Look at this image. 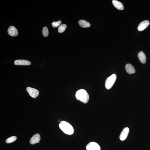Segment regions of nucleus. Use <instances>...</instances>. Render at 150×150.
Here are the masks:
<instances>
[{
    "mask_svg": "<svg viewBox=\"0 0 150 150\" xmlns=\"http://www.w3.org/2000/svg\"><path fill=\"white\" fill-rule=\"evenodd\" d=\"M67 26L65 24H63L59 26L58 28V31L59 33H62L65 31Z\"/></svg>",
    "mask_w": 150,
    "mask_h": 150,
    "instance_id": "obj_15",
    "label": "nucleus"
},
{
    "mask_svg": "<svg viewBox=\"0 0 150 150\" xmlns=\"http://www.w3.org/2000/svg\"><path fill=\"white\" fill-rule=\"evenodd\" d=\"M150 25L149 21L145 20L139 23L137 28L138 30L142 31L144 30Z\"/></svg>",
    "mask_w": 150,
    "mask_h": 150,
    "instance_id": "obj_8",
    "label": "nucleus"
},
{
    "mask_svg": "<svg viewBox=\"0 0 150 150\" xmlns=\"http://www.w3.org/2000/svg\"><path fill=\"white\" fill-rule=\"evenodd\" d=\"M17 139V137H12L7 139L6 141V142L7 144L15 142Z\"/></svg>",
    "mask_w": 150,
    "mask_h": 150,
    "instance_id": "obj_16",
    "label": "nucleus"
},
{
    "mask_svg": "<svg viewBox=\"0 0 150 150\" xmlns=\"http://www.w3.org/2000/svg\"><path fill=\"white\" fill-rule=\"evenodd\" d=\"M27 91L29 95L33 98H35L39 95V91L35 89L28 87L27 88Z\"/></svg>",
    "mask_w": 150,
    "mask_h": 150,
    "instance_id": "obj_4",
    "label": "nucleus"
},
{
    "mask_svg": "<svg viewBox=\"0 0 150 150\" xmlns=\"http://www.w3.org/2000/svg\"><path fill=\"white\" fill-rule=\"evenodd\" d=\"M116 76L115 74H113L108 77L106 79L105 82V87L107 90H109L113 86L115 82Z\"/></svg>",
    "mask_w": 150,
    "mask_h": 150,
    "instance_id": "obj_3",
    "label": "nucleus"
},
{
    "mask_svg": "<svg viewBox=\"0 0 150 150\" xmlns=\"http://www.w3.org/2000/svg\"><path fill=\"white\" fill-rule=\"evenodd\" d=\"M59 127L62 131L67 135H71L74 133L73 127L67 121H63L59 125Z\"/></svg>",
    "mask_w": 150,
    "mask_h": 150,
    "instance_id": "obj_2",
    "label": "nucleus"
},
{
    "mask_svg": "<svg viewBox=\"0 0 150 150\" xmlns=\"http://www.w3.org/2000/svg\"><path fill=\"white\" fill-rule=\"evenodd\" d=\"M76 97L78 100L84 104L87 103L89 99V96L86 90L84 89L80 90L76 92Z\"/></svg>",
    "mask_w": 150,
    "mask_h": 150,
    "instance_id": "obj_1",
    "label": "nucleus"
},
{
    "mask_svg": "<svg viewBox=\"0 0 150 150\" xmlns=\"http://www.w3.org/2000/svg\"><path fill=\"white\" fill-rule=\"evenodd\" d=\"M8 32L10 35L12 36H17L18 35V33L17 29L13 26H11L9 28Z\"/></svg>",
    "mask_w": 150,
    "mask_h": 150,
    "instance_id": "obj_7",
    "label": "nucleus"
},
{
    "mask_svg": "<svg viewBox=\"0 0 150 150\" xmlns=\"http://www.w3.org/2000/svg\"><path fill=\"white\" fill-rule=\"evenodd\" d=\"M78 23L80 26L82 28H88L90 27V24L88 22L85 20H80L78 22Z\"/></svg>",
    "mask_w": 150,
    "mask_h": 150,
    "instance_id": "obj_14",
    "label": "nucleus"
},
{
    "mask_svg": "<svg viewBox=\"0 0 150 150\" xmlns=\"http://www.w3.org/2000/svg\"><path fill=\"white\" fill-rule=\"evenodd\" d=\"M129 132V129L128 127H125L123 129L120 136V140L123 141L127 138Z\"/></svg>",
    "mask_w": 150,
    "mask_h": 150,
    "instance_id": "obj_6",
    "label": "nucleus"
},
{
    "mask_svg": "<svg viewBox=\"0 0 150 150\" xmlns=\"http://www.w3.org/2000/svg\"><path fill=\"white\" fill-rule=\"evenodd\" d=\"M40 140V134H36L34 135L31 138L30 140V144H34L39 143Z\"/></svg>",
    "mask_w": 150,
    "mask_h": 150,
    "instance_id": "obj_9",
    "label": "nucleus"
},
{
    "mask_svg": "<svg viewBox=\"0 0 150 150\" xmlns=\"http://www.w3.org/2000/svg\"><path fill=\"white\" fill-rule=\"evenodd\" d=\"M87 150H100V147L97 143L91 142L87 145Z\"/></svg>",
    "mask_w": 150,
    "mask_h": 150,
    "instance_id": "obj_5",
    "label": "nucleus"
},
{
    "mask_svg": "<svg viewBox=\"0 0 150 150\" xmlns=\"http://www.w3.org/2000/svg\"><path fill=\"white\" fill-rule=\"evenodd\" d=\"M112 4L115 7L120 10H123L124 8L122 3L116 0H113Z\"/></svg>",
    "mask_w": 150,
    "mask_h": 150,
    "instance_id": "obj_12",
    "label": "nucleus"
},
{
    "mask_svg": "<svg viewBox=\"0 0 150 150\" xmlns=\"http://www.w3.org/2000/svg\"><path fill=\"white\" fill-rule=\"evenodd\" d=\"M43 35L45 37L47 36L49 34V31L47 28L44 27L43 28L42 30Z\"/></svg>",
    "mask_w": 150,
    "mask_h": 150,
    "instance_id": "obj_17",
    "label": "nucleus"
},
{
    "mask_svg": "<svg viewBox=\"0 0 150 150\" xmlns=\"http://www.w3.org/2000/svg\"><path fill=\"white\" fill-rule=\"evenodd\" d=\"M138 57L140 62L143 64L145 63L146 61V57L143 52H139L138 54Z\"/></svg>",
    "mask_w": 150,
    "mask_h": 150,
    "instance_id": "obj_13",
    "label": "nucleus"
},
{
    "mask_svg": "<svg viewBox=\"0 0 150 150\" xmlns=\"http://www.w3.org/2000/svg\"><path fill=\"white\" fill-rule=\"evenodd\" d=\"M125 69L127 73L129 74H134L135 70L133 66L130 63L127 64L125 66Z\"/></svg>",
    "mask_w": 150,
    "mask_h": 150,
    "instance_id": "obj_11",
    "label": "nucleus"
},
{
    "mask_svg": "<svg viewBox=\"0 0 150 150\" xmlns=\"http://www.w3.org/2000/svg\"><path fill=\"white\" fill-rule=\"evenodd\" d=\"M14 64L17 65H30L31 63L27 60H16Z\"/></svg>",
    "mask_w": 150,
    "mask_h": 150,
    "instance_id": "obj_10",
    "label": "nucleus"
},
{
    "mask_svg": "<svg viewBox=\"0 0 150 150\" xmlns=\"http://www.w3.org/2000/svg\"><path fill=\"white\" fill-rule=\"evenodd\" d=\"M62 23L61 21H59L57 22H54L52 23V25L54 28L58 27Z\"/></svg>",
    "mask_w": 150,
    "mask_h": 150,
    "instance_id": "obj_18",
    "label": "nucleus"
}]
</instances>
